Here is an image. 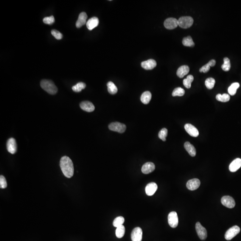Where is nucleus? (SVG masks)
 Masks as SVG:
<instances>
[{"label": "nucleus", "mask_w": 241, "mask_h": 241, "mask_svg": "<svg viewBox=\"0 0 241 241\" xmlns=\"http://www.w3.org/2000/svg\"><path fill=\"white\" fill-rule=\"evenodd\" d=\"M60 167L63 175L70 178L74 175V166L72 160L67 156L62 157L60 161Z\"/></svg>", "instance_id": "obj_1"}, {"label": "nucleus", "mask_w": 241, "mask_h": 241, "mask_svg": "<svg viewBox=\"0 0 241 241\" xmlns=\"http://www.w3.org/2000/svg\"><path fill=\"white\" fill-rule=\"evenodd\" d=\"M41 87L50 94H55L58 91L57 87L52 81L48 79H43L40 82Z\"/></svg>", "instance_id": "obj_2"}, {"label": "nucleus", "mask_w": 241, "mask_h": 241, "mask_svg": "<svg viewBox=\"0 0 241 241\" xmlns=\"http://www.w3.org/2000/svg\"><path fill=\"white\" fill-rule=\"evenodd\" d=\"M193 19L190 16H184L178 20V26L184 29L188 28L193 25Z\"/></svg>", "instance_id": "obj_3"}, {"label": "nucleus", "mask_w": 241, "mask_h": 241, "mask_svg": "<svg viewBox=\"0 0 241 241\" xmlns=\"http://www.w3.org/2000/svg\"><path fill=\"white\" fill-rule=\"evenodd\" d=\"M110 130L120 133H124L126 127L125 124L118 122H112L109 125Z\"/></svg>", "instance_id": "obj_4"}, {"label": "nucleus", "mask_w": 241, "mask_h": 241, "mask_svg": "<svg viewBox=\"0 0 241 241\" xmlns=\"http://www.w3.org/2000/svg\"><path fill=\"white\" fill-rule=\"evenodd\" d=\"M240 231V228L237 226H234L229 228L226 232L225 237L226 240H230L233 239Z\"/></svg>", "instance_id": "obj_5"}, {"label": "nucleus", "mask_w": 241, "mask_h": 241, "mask_svg": "<svg viewBox=\"0 0 241 241\" xmlns=\"http://www.w3.org/2000/svg\"><path fill=\"white\" fill-rule=\"evenodd\" d=\"M168 222L169 226L173 228H175L177 226L179 219L176 212L173 211L170 212L168 216Z\"/></svg>", "instance_id": "obj_6"}, {"label": "nucleus", "mask_w": 241, "mask_h": 241, "mask_svg": "<svg viewBox=\"0 0 241 241\" xmlns=\"http://www.w3.org/2000/svg\"><path fill=\"white\" fill-rule=\"evenodd\" d=\"M195 230L198 237L201 240H204L207 238V230L199 222H197L195 224Z\"/></svg>", "instance_id": "obj_7"}, {"label": "nucleus", "mask_w": 241, "mask_h": 241, "mask_svg": "<svg viewBox=\"0 0 241 241\" xmlns=\"http://www.w3.org/2000/svg\"><path fill=\"white\" fill-rule=\"evenodd\" d=\"M221 202L225 207L232 209L235 205V202L234 198L229 195L223 196L221 199Z\"/></svg>", "instance_id": "obj_8"}, {"label": "nucleus", "mask_w": 241, "mask_h": 241, "mask_svg": "<svg viewBox=\"0 0 241 241\" xmlns=\"http://www.w3.org/2000/svg\"><path fill=\"white\" fill-rule=\"evenodd\" d=\"M7 151L12 154H14L17 151V145L16 140L14 138L11 137L8 139L6 143Z\"/></svg>", "instance_id": "obj_9"}, {"label": "nucleus", "mask_w": 241, "mask_h": 241, "mask_svg": "<svg viewBox=\"0 0 241 241\" xmlns=\"http://www.w3.org/2000/svg\"><path fill=\"white\" fill-rule=\"evenodd\" d=\"M164 26L167 29H174L178 26V20L172 18H167L164 21Z\"/></svg>", "instance_id": "obj_10"}, {"label": "nucleus", "mask_w": 241, "mask_h": 241, "mask_svg": "<svg viewBox=\"0 0 241 241\" xmlns=\"http://www.w3.org/2000/svg\"><path fill=\"white\" fill-rule=\"evenodd\" d=\"M131 239L132 241H142L143 237V231L140 227H136L131 233Z\"/></svg>", "instance_id": "obj_11"}, {"label": "nucleus", "mask_w": 241, "mask_h": 241, "mask_svg": "<svg viewBox=\"0 0 241 241\" xmlns=\"http://www.w3.org/2000/svg\"><path fill=\"white\" fill-rule=\"evenodd\" d=\"M201 182L198 179L195 178L190 179L187 181L186 184L187 189L191 191L196 190L200 187Z\"/></svg>", "instance_id": "obj_12"}, {"label": "nucleus", "mask_w": 241, "mask_h": 241, "mask_svg": "<svg viewBox=\"0 0 241 241\" xmlns=\"http://www.w3.org/2000/svg\"><path fill=\"white\" fill-rule=\"evenodd\" d=\"M184 129L186 132L191 136L197 137L199 135V133L198 129L192 124H185Z\"/></svg>", "instance_id": "obj_13"}, {"label": "nucleus", "mask_w": 241, "mask_h": 241, "mask_svg": "<svg viewBox=\"0 0 241 241\" xmlns=\"http://www.w3.org/2000/svg\"><path fill=\"white\" fill-rule=\"evenodd\" d=\"M79 105L82 109L87 112H92L95 109L94 105L92 102L88 101L81 102Z\"/></svg>", "instance_id": "obj_14"}, {"label": "nucleus", "mask_w": 241, "mask_h": 241, "mask_svg": "<svg viewBox=\"0 0 241 241\" xmlns=\"http://www.w3.org/2000/svg\"><path fill=\"white\" fill-rule=\"evenodd\" d=\"M158 189V186L156 183L151 182L146 185L145 188V193L147 195L151 196L154 194V193Z\"/></svg>", "instance_id": "obj_15"}, {"label": "nucleus", "mask_w": 241, "mask_h": 241, "mask_svg": "<svg viewBox=\"0 0 241 241\" xmlns=\"http://www.w3.org/2000/svg\"><path fill=\"white\" fill-rule=\"evenodd\" d=\"M157 65L156 61L153 59H150L143 62L141 63L142 68L145 70H152Z\"/></svg>", "instance_id": "obj_16"}, {"label": "nucleus", "mask_w": 241, "mask_h": 241, "mask_svg": "<svg viewBox=\"0 0 241 241\" xmlns=\"http://www.w3.org/2000/svg\"><path fill=\"white\" fill-rule=\"evenodd\" d=\"M155 169V165L153 162H147L145 163L142 168V171L145 174H148L153 172Z\"/></svg>", "instance_id": "obj_17"}, {"label": "nucleus", "mask_w": 241, "mask_h": 241, "mask_svg": "<svg viewBox=\"0 0 241 241\" xmlns=\"http://www.w3.org/2000/svg\"><path fill=\"white\" fill-rule=\"evenodd\" d=\"M87 16L85 12H81L79 15L78 18L76 22V26L77 28H80L84 26L86 22Z\"/></svg>", "instance_id": "obj_18"}, {"label": "nucleus", "mask_w": 241, "mask_h": 241, "mask_svg": "<svg viewBox=\"0 0 241 241\" xmlns=\"http://www.w3.org/2000/svg\"><path fill=\"white\" fill-rule=\"evenodd\" d=\"M241 167V159L237 158L235 159L229 166V170L231 172H235Z\"/></svg>", "instance_id": "obj_19"}, {"label": "nucleus", "mask_w": 241, "mask_h": 241, "mask_svg": "<svg viewBox=\"0 0 241 241\" xmlns=\"http://www.w3.org/2000/svg\"><path fill=\"white\" fill-rule=\"evenodd\" d=\"M99 23V19L97 17H93L89 19L87 22V27L89 30H92L98 26Z\"/></svg>", "instance_id": "obj_20"}, {"label": "nucleus", "mask_w": 241, "mask_h": 241, "mask_svg": "<svg viewBox=\"0 0 241 241\" xmlns=\"http://www.w3.org/2000/svg\"><path fill=\"white\" fill-rule=\"evenodd\" d=\"M189 68L187 65L180 66L177 71V75L179 78H183L188 73Z\"/></svg>", "instance_id": "obj_21"}, {"label": "nucleus", "mask_w": 241, "mask_h": 241, "mask_svg": "<svg viewBox=\"0 0 241 241\" xmlns=\"http://www.w3.org/2000/svg\"><path fill=\"white\" fill-rule=\"evenodd\" d=\"M184 147L187 151L192 157H194L196 155V150H195V148L189 142H186L185 143Z\"/></svg>", "instance_id": "obj_22"}, {"label": "nucleus", "mask_w": 241, "mask_h": 241, "mask_svg": "<svg viewBox=\"0 0 241 241\" xmlns=\"http://www.w3.org/2000/svg\"><path fill=\"white\" fill-rule=\"evenodd\" d=\"M151 94L149 91L144 92L141 96V101L144 104H148L151 99Z\"/></svg>", "instance_id": "obj_23"}, {"label": "nucleus", "mask_w": 241, "mask_h": 241, "mask_svg": "<svg viewBox=\"0 0 241 241\" xmlns=\"http://www.w3.org/2000/svg\"><path fill=\"white\" fill-rule=\"evenodd\" d=\"M108 91L111 94H115L118 92V88L113 82L109 81L107 84Z\"/></svg>", "instance_id": "obj_24"}, {"label": "nucleus", "mask_w": 241, "mask_h": 241, "mask_svg": "<svg viewBox=\"0 0 241 241\" xmlns=\"http://www.w3.org/2000/svg\"><path fill=\"white\" fill-rule=\"evenodd\" d=\"M240 86V84L239 83H234L229 87L228 91L230 95L234 96L235 94L236 93L237 90V88Z\"/></svg>", "instance_id": "obj_25"}, {"label": "nucleus", "mask_w": 241, "mask_h": 241, "mask_svg": "<svg viewBox=\"0 0 241 241\" xmlns=\"http://www.w3.org/2000/svg\"><path fill=\"white\" fill-rule=\"evenodd\" d=\"M216 99L219 101L226 102L230 100V96L228 94L224 93L221 95L220 94H218L216 96Z\"/></svg>", "instance_id": "obj_26"}, {"label": "nucleus", "mask_w": 241, "mask_h": 241, "mask_svg": "<svg viewBox=\"0 0 241 241\" xmlns=\"http://www.w3.org/2000/svg\"><path fill=\"white\" fill-rule=\"evenodd\" d=\"M86 87V84L83 82H79L77 84H76L75 85L73 86L72 87V89L75 92H81L82 89H84Z\"/></svg>", "instance_id": "obj_27"}, {"label": "nucleus", "mask_w": 241, "mask_h": 241, "mask_svg": "<svg viewBox=\"0 0 241 241\" xmlns=\"http://www.w3.org/2000/svg\"><path fill=\"white\" fill-rule=\"evenodd\" d=\"M125 233V227L123 225L118 227L116 230V235L118 238H122Z\"/></svg>", "instance_id": "obj_28"}, {"label": "nucleus", "mask_w": 241, "mask_h": 241, "mask_svg": "<svg viewBox=\"0 0 241 241\" xmlns=\"http://www.w3.org/2000/svg\"><path fill=\"white\" fill-rule=\"evenodd\" d=\"M183 45L184 46H194L195 43L193 41V39L191 36H187V37H184L182 41Z\"/></svg>", "instance_id": "obj_29"}, {"label": "nucleus", "mask_w": 241, "mask_h": 241, "mask_svg": "<svg viewBox=\"0 0 241 241\" xmlns=\"http://www.w3.org/2000/svg\"><path fill=\"white\" fill-rule=\"evenodd\" d=\"M194 77L192 75H189L183 80V84L186 88H190L191 87V83L193 81Z\"/></svg>", "instance_id": "obj_30"}, {"label": "nucleus", "mask_w": 241, "mask_h": 241, "mask_svg": "<svg viewBox=\"0 0 241 241\" xmlns=\"http://www.w3.org/2000/svg\"><path fill=\"white\" fill-rule=\"evenodd\" d=\"M124 222H125L124 218L121 216H120V217H116L113 220V226L117 228L122 226Z\"/></svg>", "instance_id": "obj_31"}, {"label": "nucleus", "mask_w": 241, "mask_h": 241, "mask_svg": "<svg viewBox=\"0 0 241 241\" xmlns=\"http://www.w3.org/2000/svg\"><path fill=\"white\" fill-rule=\"evenodd\" d=\"M231 68L230 60L229 58L226 57L224 59V63L221 66L223 70L224 71H227L230 70Z\"/></svg>", "instance_id": "obj_32"}, {"label": "nucleus", "mask_w": 241, "mask_h": 241, "mask_svg": "<svg viewBox=\"0 0 241 241\" xmlns=\"http://www.w3.org/2000/svg\"><path fill=\"white\" fill-rule=\"evenodd\" d=\"M185 91L183 88L180 87H176L173 90L172 95L173 96H181L184 95Z\"/></svg>", "instance_id": "obj_33"}, {"label": "nucleus", "mask_w": 241, "mask_h": 241, "mask_svg": "<svg viewBox=\"0 0 241 241\" xmlns=\"http://www.w3.org/2000/svg\"><path fill=\"white\" fill-rule=\"evenodd\" d=\"M215 84V80L212 78H208L205 81V84L207 88L211 89L214 87Z\"/></svg>", "instance_id": "obj_34"}, {"label": "nucleus", "mask_w": 241, "mask_h": 241, "mask_svg": "<svg viewBox=\"0 0 241 241\" xmlns=\"http://www.w3.org/2000/svg\"><path fill=\"white\" fill-rule=\"evenodd\" d=\"M168 129L166 128H163L159 132V138L161 139L163 141H165L166 140V137L168 135Z\"/></svg>", "instance_id": "obj_35"}, {"label": "nucleus", "mask_w": 241, "mask_h": 241, "mask_svg": "<svg viewBox=\"0 0 241 241\" xmlns=\"http://www.w3.org/2000/svg\"><path fill=\"white\" fill-rule=\"evenodd\" d=\"M55 20L53 16H51L50 17H45L43 19V21L45 24H48V25H51L53 23H54Z\"/></svg>", "instance_id": "obj_36"}, {"label": "nucleus", "mask_w": 241, "mask_h": 241, "mask_svg": "<svg viewBox=\"0 0 241 241\" xmlns=\"http://www.w3.org/2000/svg\"><path fill=\"white\" fill-rule=\"evenodd\" d=\"M52 35L55 37L56 39L58 40L62 39V35L60 32H59L58 30L56 29H53L51 31Z\"/></svg>", "instance_id": "obj_37"}, {"label": "nucleus", "mask_w": 241, "mask_h": 241, "mask_svg": "<svg viewBox=\"0 0 241 241\" xmlns=\"http://www.w3.org/2000/svg\"><path fill=\"white\" fill-rule=\"evenodd\" d=\"M7 186V182L5 177L1 175L0 176V187L2 189L6 188Z\"/></svg>", "instance_id": "obj_38"}, {"label": "nucleus", "mask_w": 241, "mask_h": 241, "mask_svg": "<svg viewBox=\"0 0 241 241\" xmlns=\"http://www.w3.org/2000/svg\"><path fill=\"white\" fill-rule=\"evenodd\" d=\"M210 66L209 65L208 63H207V64L202 66V67L200 69V70L199 71H200L201 72L206 73V72H208V71H209V70H210Z\"/></svg>", "instance_id": "obj_39"}, {"label": "nucleus", "mask_w": 241, "mask_h": 241, "mask_svg": "<svg viewBox=\"0 0 241 241\" xmlns=\"http://www.w3.org/2000/svg\"><path fill=\"white\" fill-rule=\"evenodd\" d=\"M216 61L215 60H211L210 61H209V62H208V64H209L210 67H213V66H215V64H216Z\"/></svg>", "instance_id": "obj_40"}]
</instances>
